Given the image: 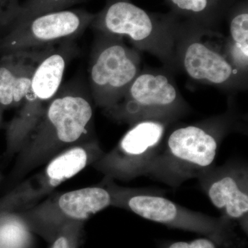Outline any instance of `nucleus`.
<instances>
[{
  "label": "nucleus",
  "mask_w": 248,
  "mask_h": 248,
  "mask_svg": "<svg viewBox=\"0 0 248 248\" xmlns=\"http://www.w3.org/2000/svg\"><path fill=\"white\" fill-rule=\"evenodd\" d=\"M127 91L125 102L112 110L117 117L129 121L156 120L177 99L175 88L161 75L138 76Z\"/></svg>",
  "instance_id": "9b49d317"
},
{
  "label": "nucleus",
  "mask_w": 248,
  "mask_h": 248,
  "mask_svg": "<svg viewBox=\"0 0 248 248\" xmlns=\"http://www.w3.org/2000/svg\"><path fill=\"white\" fill-rule=\"evenodd\" d=\"M161 248H218L213 241L207 237L199 238L190 241H175L162 245Z\"/></svg>",
  "instance_id": "6ab92c4d"
},
{
  "label": "nucleus",
  "mask_w": 248,
  "mask_h": 248,
  "mask_svg": "<svg viewBox=\"0 0 248 248\" xmlns=\"http://www.w3.org/2000/svg\"><path fill=\"white\" fill-rule=\"evenodd\" d=\"M112 206L125 209L138 216L170 228L203 235L221 248H240L241 240L235 226L221 217L192 211L156 194L135 189L107 187Z\"/></svg>",
  "instance_id": "f03ea898"
},
{
  "label": "nucleus",
  "mask_w": 248,
  "mask_h": 248,
  "mask_svg": "<svg viewBox=\"0 0 248 248\" xmlns=\"http://www.w3.org/2000/svg\"><path fill=\"white\" fill-rule=\"evenodd\" d=\"M184 63L191 78L213 84L226 82L233 73L232 66L223 55L200 42L187 47Z\"/></svg>",
  "instance_id": "4468645a"
},
{
  "label": "nucleus",
  "mask_w": 248,
  "mask_h": 248,
  "mask_svg": "<svg viewBox=\"0 0 248 248\" xmlns=\"http://www.w3.org/2000/svg\"><path fill=\"white\" fill-rule=\"evenodd\" d=\"M92 22L108 33L128 36L135 42L146 40L153 30V22L146 11L125 1L109 5Z\"/></svg>",
  "instance_id": "ddd939ff"
},
{
  "label": "nucleus",
  "mask_w": 248,
  "mask_h": 248,
  "mask_svg": "<svg viewBox=\"0 0 248 248\" xmlns=\"http://www.w3.org/2000/svg\"><path fill=\"white\" fill-rule=\"evenodd\" d=\"M218 148L216 137L203 128L188 125L176 129L145 175L172 187H179L213 167Z\"/></svg>",
  "instance_id": "7ed1b4c3"
},
{
  "label": "nucleus",
  "mask_w": 248,
  "mask_h": 248,
  "mask_svg": "<svg viewBox=\"0 0 248 248\" xmlns=\"http://www.w3.org/2000/svg\"><path fill=\"white\" fill-rule=\"evenodd\" d=\"M179 9L192 12H202L208 6V0H171Z\"/></svg>",
  "instance_id": "aec40b11"
},
{
  "label": "nucleus",
  "mask_w": 248,
  "mask_h": 248,
  "mask_svg": "<svg viewBox=\"0 0 248 248\" xmlns=\"http://www.w3.org/2000/svg\"><path fill=\"white\" fill-rule=\"evenodd\" d=\"M84 224L73 222L62 227L52 240L50 248H79Z\"/></svg>",
  "instance_id": "a211bd4d"
},
{
  "label": "nucleus",
  "mask_w": 248,
  "mask_h": 248,
  "mask_svg": "<svg viewBox=\"0 0 248 248\" xmlns=\"http://www.w3.org/2000/svg\"><path fill=\"white\" fill-rule=\"evenodd\" d=\"M31 231L20 216H11L0 224V244L4 248H29Z\"/></svg>",
  "instance_id": "2eb2a0df"
},
{
  "label": "nucleus",
  "mask_w": 248,
  "mask_h": 248,
  "mask_svg": "<svg viewBox=\"0 0 248 248\" xmlns=\"http://www.w3.org/2000/svg\"><path fill=\"white\" fill-rule=\"evenodd\" d=\"M165 125L158 120L138 122L117 146L93 164L107 177L131 180L145 175L160 151Z\"/></svg>",
  "instance_id": "423d86ee"
},
{
  "label": "nucleus",
  "mask_w": 248,
  "mask_h": 248,
  "mask_svg": "<svg viewBox=\"0 0 248 248\" xmlns=\"http://www.w3.org/2000/svg\"><path fill=\"white\" fill-rule=\"evenodd\" d=\"M51 46L12 53L8 62L0 65V105H22L36 67Z\"/></svg>",
  "instance_id": "f8f14e48"
},
{
  "label": "nucleus",
  "mask_w": 248,
  "mask_h": 248,
  "mask_svg": "<svg viewBox=\"0 0 248 248\" xmlns=\"http://www.w3.org/2000/svg\"><path fill=\"white\" fill-rule=\"evenodd\" d=\"M80 0H27L19 7L15 23L54 11L66 10Z\"/></svg>",
  "instance_id": "dca6fc26"
},
{
  "label": "nucleus",
  "mask_w": 248,
  "mask_h": 248,
  "mask_svg": "<svg viewBox=\"0 0 248 248\" xmlns=\"http://www.w3.org/2000/svg\"><path fill=\"white\" fill-rule=\"evenodd\" d=\"M138 73L131 52L120 42L108 41L93 54L89 79L93 97L101 107L112 108L126 93Z\"/></svg>",
  "instance_id": "6e6552de"
},
{
  "label": "nucleus",
  "mask_w": 248,
  "mask_h": 248,
  "mask_svg": "<svg viewBox=\"0 0 248 248\" xmlns=\"http://www.w3.org/2000/svg\"><path fill=\"white\" fill-rule=\"evenodd\" d=\"M104 155L96 141L81 142L66 148L51 159L46 167L32 181L22 184L17 193L19 201L28 205L58 187L62 183L75 177L90 165H93Z\"/></svg>",
  "instance_id": "9d476101"
},
{
  "label": "nucleus",
  "mask_w": 248,
  "mask_h": 248,
  "mask_svg": "<svg viewBox=\"0 0 248 248\" xmlns=\"http://www.w3.org/2000/svg\"><path fill=\"white\" fill-rule=\"evenodd\" d=\"M76 51L74 40L64 41L57 48L50 47L39 62L29 93L15 122L14 138L16 146L22 148L46 108L61 89L66 67Z\"/></svg>",
  "instance_id": "20e7f679"
},
{
  "label": "nucleus",
  "mask_w": 248,
  "mask_h": 248,
  "mask_svg": "<svg viewBox=\"0 0 248 248\" xmlns=\"http://www.w3.org/2000/svg\"><path fill=\"white\" fill-rule=\"evenodd\" d=\"M112 204L108 188L87 187L65 192L20 215L31 232L51 241L60 229L73 222L84 223Z\"/></svg>",
  "instance_id": "39448f33"
},
{
  "label": "nucleus",
  "mask_w": 248,
  "mask_h": 248,
  "mask_svg": "<svg viewBox=\"0 0 248 248\" xmlns=\"http://www.w3.org/2000/svg\"><path fill=\"white\" fill-rule=\"evenodd\" d=\"M231 32L233 46L232 53L235 60L247 65L248 56V14L238 15L232 19Z\"/></svg>",
  "instance_id": "f3484780"
},
{
  "label": "nucleus",
  "mask_w": 248,
  "mask_h": 248,
  "mask_svg": "<svg viewBox=\"0 0 248 248\" xmlns=\"http://www.w3.org/2000/svg\"><path fill=\"white\" fill-rule=\"evenodd\" d=\"M16 1H17V0H16Z\"/></svg>",
  "instance_id": "4be33fe9"
},
{
  "label": "nucleus",
  "mask_w": 248,
  "mask_h": 248,
  "mask_svg": "<svg viewBox=\"0 0 248 248\" xmlns=\"http://www.w3.org/2000/svg\"><path fill=\"white\" fill-rule=\"evenodd\" d=\"M93 118L92 102L80 84L61 87L23 143L18 171L23 174L86 141Z\"/></svg>",
  "instance_id": "f257e3e1"
},
{
  "label": "nucleus",
  "mask_w": 248,
  "mask_h": 248,
  "mask_svg": "<svg viewBox=\"0 0 248 248\" xmlns=\"http://www.w3.org/2000/svg\"><path fill=\"white\" fill-rule=\"evenodd\" d=\"M0 122H1V116H0Z\"/></svg>",
  "instance_id": "412c9836"
},
{
  "label": "nucleus",
  "mask_w": 248,
  "mask_h": 248,
  "mask_svg": "<svg viewBox=\"0 0 248 248\" xmlns=\"http://www.w3.org/2000/svg\"><path fill=\"white\" fill-rule=\"evenodd\" d=\"M212 204L221 217L248 234L247 166L228 164L210 168L197 178Z\"/></svg>",
  "instance_id": "1a4fd4ad"
},
{
  "label": "nucleus",
  "mask_w": 248,
  "mask_h": 248,
  "mask_svg": "<svg viewBox=\"0 0 248 248\" xmlns=\"http://www.w3.org/2000/svg\"><path fill=\"white\" fill-rule=\"evenodd\" d=\"M95 16L83 10L54 11L15 23L7 43L12 53L38 50L74 40L89 27Z\"/></svg>",
  "instance_id": "0eeeda50"
}]
</instances>
